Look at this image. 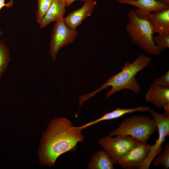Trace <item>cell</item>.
I'll return each instance as SVG.
<instances>
[{"instance_id": "1", "label": "cell", "mask_w": 169, "mask_h": 169, "mask_svg": "<svg viewBox=\"0 0 169 169\" xmlns=\"http://www.w3.org/2000/svg\"><path fill=\"white\" fill-rule=\"evenodd\" d=\"M82 130L65 117L51 120L41 139L38 152L40 163L52 166L61 155L75 151L78 143L84 141Z\"/></svg>"}, {"instance_id": "2", "label": "cell", "mask_w": 169, "mask_h": 169, "mask_svg": "<svg viewBox=\"0 0 169 169\" xmlns=\"http://www.w3.org/2000/svg\"><path fill=\"white\" fill-rule=\"evenodd\" d=\"M151 61L150 57L141 53L132 63L125 62L120 72L110 77L99 88L90 93L80 96L79 107L86 100L110 86L111 88L106 93V98L125 89H129L135 94H138L141 89L136 79V75L140 71L148 66Z\"/></svg>"}, {"instance_id": "3", "label": "cell", "mask_w": 169, "mask_h": 169, "mask_svg": "<svg viewBox=\"0 0 169 169\" xmlns=\"http://www.w3.org/2000/svg\"><path fill=\"white\" fill-rule=\"evenodd\" d=\"M129 21L125 29L132 42L149 55L158 56L161 51L155 44L153 39V28L146 18H140L136 11L130 10L127 13Z\"/></svg>"}, {"instance_id": "4", "label": "cell", "mask_w": 169, "mask_h": 169, "mask_svg": "<svg viewBox=\"0 0 169 169\" xmlns=\"http://www.w3.org/2000/svg\"><path fill=\"white\" fill-rule=\"evenodd\" d=\"M157 129L156 121L149 116L133 115L124 120L108 136H129L140 142L146 143Z\"/></svg>"}, {"instance_id": "5", "label": "cell", "mask_w": 169, "mask_h": 169, "mask_svg": "<svg viewBox=\"0 0 169 169\" xmlns=\"http://www.w3.org/2000/svg\"><path fill=\"white\" fill-rule=\"evenodd\" d=\"M116 136L112 137L108 135L102 137L98 141L114 165L118 164L129 150L140 142L129 136Z\"/></svg>"}, {"instance_id": "6", "label": "cell", "mask_w": 169, "mask_h": 169, "mask_svg": "<svg viewBox=\"0 0 169 169\" xmlns=\"http://www.w3.org/2000/svg\"><path fill=\"white\" fill-rule=\"evenodd\" d=\"M78 32L69 27L65 24L64 18L55 21L53 26L49 44V54L54 61L60 49L64 46L72 43L77 37Z\"/></svg>"}, {"instance_id": "7", "label": "cell", "mask_w": 169, "mask_h": 169, "mask_svg": "<svg viewBox=\"0 0 169 169\" xmlns=\"http://www.w3.org/2000/svg\"><path fill=\"white\" fill-rule=\"evenodd\" d=\"M149 112L156 123L158 137L155 144L152 145V149L146 159L138 166L139 169L149 168L153 159L161 152V146L169 135V117L165 114L159 113L151 109Z\"/></svg>"}, {"instance_id": "8", "label": "cell", "mask_w": 169, "mask_h": 169, "mask_svg": "<svg viewBox=\"0 0 169 169\" xmlns=\"http://www.w3.org/2000/svg\"><path fill=\"white\" fill-rule=\"evenodd\" d=\"M152 146L147 143L138 142L129 150L118 164L125 169L137 168L147 158Z\"/></svg>"}, {"instance_id": "9", "label": "cell", "mask_w": 169, "mask_h": 169, "mask_svg": "<svg viewBox=\"0 0 169 169\" xmlns=\"http://www.w3.org/2000/svg\"><path fill=\"white\" fill-rule=\"evenodd\" d=\"M146 101L153 104L157 108H163L169 117V88L151 84L145 96Z\"/></svg>"}, {"instance_id": "10", "label": "cell", "mask_w": 169, "mask_h": 169, "mask_svg": "<svg viewBox=\"0 0 169 169\" xmlns=\"http://www.w3.org/2000/svg\"><path fill=\"white\" fill-rule=\"evenodd\" d=\"M120 4L131 5L138 8L136 11L137 15L140 18H146L149 13L169 8V6L157 0H115Z\"/></svg>"}, {"instance_id": "11", "label": "cell", "mask_w": 169, "mask_h": 169, "mask_svg": "<svg viewBox=\"0 0 169 169\" xmlns=\"http://www.w3.org/2000/svg\"><path fill=\"white\" fill-rule=\"evenodd\" d=\"M96 4L95 1L86 0L81 8L70 13L64 18L66 24L70 28L76 30L84 20L90 16Z\"/></svg>"}, {"instance_id": "12", "label": "cell", "mask_w": 169, "mask_h": 169, "mask_svg": "<svg viewBox=\"0 0 169 169\" xmlns=\"http://www.w3.org/2000/svg\"><path fill=\"white\" fill-rule=\"evenodd\" d=\"M154 33H169V8L157 10L146 16Z\"/></svg>"}, {"instance_id": "13", "label": "cell", "mask_w": 169, "mask_h": 169, "mask_svg": "<svg viewBox=\"0 0 169 169\" xmlns=\"http://www.w3.org/2000/svg\"><path fill=\"white\" fill-rule=\"evenodd\" d=\"M66 7L64 0H53L39 26L43 28L51 23L63 18Z\"/></svg>"}, {"instance_id": "14", "label": "cell", "mask_w": 169, "mask_h": 169, "mask_svg": "<svg viewBox=\"0 0 169 169\" xmlns=\"http://www.w3.org/2000/svg\"><path fill=\"white\" fill-rule=\"evenodd\" d=\"M150 109H151L148 106H142L128 109L117 108L112 111L105 113L100 118L79 127L83 129L88 126L93 125L102 121L116 119L127 114L138 112H149Z\"/></svg>"}, {"instance_id": "15", "label": "cell", "mask_w": 169, "mask_h": 169, "mask_svg": "<svg viewBox=\"0 0 169 169\" xmlns=\"http://www.w3.org/2000/svg\"><path fill=\"white\" fill-rule=\"evenodd\" d=\"M114 164L104 150L98 151L93 155L89 163L87 169H113Z\"/></svg>"}, {"instance_id": "16", "label": "cell", "mask_w": 169, "mask_h": 169, "mask_svg": "<svg viewBox=\"0 0 169 169\" xmlns=\"http://www.w3.org/2000/svg\"><path fill=\"white\" fill-rule=\"evenodd\" d=\"M10 61L9 48L5 43L0 39V83L2 75L7 70Z\"/></svg>"}, {"instance_id": "17", "label": "cell", "mask_w": 169, "mask_h": 169, "mask_svg": "<svg viewBox=\"0 0 169 169\" xmlns=\"http://www.w3.org/2000/svg\"><path fill=\"white\" fill-rule=\"evenodd\" d=\"M151 163L155 166H158L160 165L165 169L169 168V143L166 144L162 152L157 155L152 160Z\"/></svg>"}, {"instance_id": "18", "label": "cell", "mask_w": 169, "mask_h": 169, "mask_svg": "<svg viewBox=\"0 0 169 169\" xmlns=\"http://www.w3.org/2000/svg\"><path fill=\"white\" fill-rule=\"evenodd\" d=\"M53 0H38L37 9L36 16L37 22L39 24L49 8Z\"/></svg>"}, {"instance_id": "19", "label": "cell", "mask_w": 169, "mask_h": 169, "mask_svg": "<svg viewBox=\"0 0 169 169\" xmlns=\"http://www.w3.org/2000/svg\"><path fill=\"white\" fill-rule=\"evenodd\" d=\"M153 39L156 45L161 52L169 48V33L158 34L153 36Z\"/></svg>"}, {"instance_id": "20", "label": "cell", "mask_w": 169, "mask_h": 169, "mask_svg": "<svg viewBox=\"0 0 169 169\" xmlns=\"http://www.w3.org/2000/svg\"><path fill=\"white\" fill-rule=\"evenodd\" d=\"M153 83L169 88V70H168L161 77L155 79Z\"/></svg>"}, {"instance_id": "21", "label": "cell", "mask_w": 169, "mask_h": 169, "mask_svg": "<svg viewBox=\"0 0 169 169\" xmlns=\"http://www.w3.org/2000/svg\"><path fill=\"white\" fill-rule=\"evenodd\" d=\"M13 1H10L9 3L6 4L5 3V0H0V10L3 7H5L7 8H10L12 7L13 5ZM3 34L1 31L0 30V36Z\"/></svg>"}, {"instance_id": "22", "label": "cell", "mask_w": 169, "mask_h": 169, "mask_svg": "<svg viewBox=\"0 0 169 169\" xmlns=\"http://www.w3.org/2000/svg\"><path fill=\"white\" fill-rule=\"evenodd\" d=\"M66 4V7L70 6L76 0H64ZM80 1H85L86 0H79Z\"/></svg>"}, {"instance_id": "23", "label": "cell", "mask_w": 169, "mask_h": 169, "mask_svg": "<svg viewBox=\"0 0 169 169\" xmlns=\"http://www.w3.org/2000/svg\"><path fill=\"white\" fill-rule=\"evenodd\" d=\"M169 6V0H157Z\"/></svg>"}, {"instance_id": "24", "label": "cell", "mask_w": 169, "mask_h": 169, "mask_svg": "<svg viewBox=\"0 0 169 169\" xmlns=\"http://www.w3.org/2000/svg\"></svg>"}]
</instances>
